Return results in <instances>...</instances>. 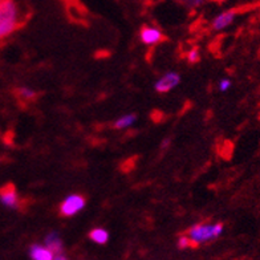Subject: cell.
Returning a JSON list of instances; mask_svg holds the SVG:
<instances>
[{
    "label": "cell",
    "instance_id": "cell-14",
    "mask_svg": "<svg viewBox=\"0 0 260 260\" xmlns=\"http://www.w3.org/2000/svg\"><path fill=\"white\" fill-rule=\"evenodd\" d=\"M178 247L181 248V250H186V248H188V247H192L191 243H190V240H188V238L186 235H182L181 238L178 239Z\"/></svg>",
    "mask_w": 260,
    "mask_h": 260
},
{
    "label": "cell",
    "instance_id": "cell-9",
    "mask_svg": "<svg viewBox=\"0 0 260 260\" xmlns=\"http://www.w3.org/2000/svg\"><path fill=\"white\" fill-rule=\"evenodd\" d=\"M28 255L32 260H53L55 259V253L52 252L51 248L45 246V244H32L28 250Z\"/></svg>",
    "mask_w": 260,
    "mask_h": 260
},
{
    "label": "cell",
    "instance_id": "cell-10",
    "mask_svg": "<svg viewBox=\"0 0 260 260\" xmlns=\"http://www.w3.org/2000/svg\"><path fill=\"white\" fill-rule=\"evenodd\" d=\"M89 239L92 240L93 243L104 246L109 242V233L105 229H93L89 233Z\"/></svg>",
    "mask_w": 260,
    "mask_h": 260
},
{
    "label": "cell",
    "instance_id": "cell-19",
    "mask_svg": "<svg viewBox=\"0 0 260 260\" xmlns=\"http://www.w3.org/2000/svg\"><path fill=\"white\" fill-rule=\"evenodd\" d=\"M0 2H2V0H0Z\"/></svg>",
    "mask_w": 260,
    "mask_h": 260
},
{
    "label": "cell",
    "instance_id": "cell-11",
    "mask_svg": "<svg viewBox=\"0 0 260 260\" xmlns=\"http://www.w3.org/2000/svg\"><path fill=\"white\" fill-rule=\"evenodd\" d=\"M137 121V116L133 113L123 114L120 118H117L113 123L114 129H127V127L133 126L134 123Z\"/></svg>",
    "mask_w": 260,
    "mask_h": 260
},
{
    "label": "cell",
    "instance_id": "cell-17",
    "mask_svg": "<svg viewBox=\"0 0 260 260\" xmlns=\"http://www.w3.org/2000/svg\"><path fill=\"white\" fill-rule=\"evenodd\" d=\"M170 145H171V140H170V138H166V140H165L164 142H162L161 147H162V149H164V150H166V149H168V147L170 146Z\"/></svg>",
    "mask_w": 260,
    "mask_h": 260
},
{
    "label": "cell",
    "instance_id": "cell-1",
    "mask_svg": "<svg viewBox=\"0 0 260 260\" xmlns=\"http://www.w3.org/2000/svg\"><path fill=\"white\" fill-rule=\"evenodd\" d=\"M23 24V12L15 0L0 2V41L6 40Z\"/></svg>",
    "mask_w": 260,
    "mask_h": 260
},
{
    "label": "cell",
    "instance_id": "cell-16",
    "mask_svg": "<svg viewBox=\"0 0 260 260\" xmlns=\"http://www.w3.org/2000/svg\"><path fill=\"white\" fill-rule=\"evenodd\" d=\"M186 3L190 8H199L206 3V0H186Z\"/></svg>",
    "mask_w": 260,
    "mask_h": 260
},
{
    "label": "cell",
    "instance_id": "cell-7",
    "mask_svg": "<svg viewBox=\"0 0 260 260\" xmlns=\"http://www.w3.org/2000/svg\"><path fill=\"white\" fill-rule=\"evenodd\" d=\"M0 203L10 210H17L20 207V197L14 186H6L0 190Z\"/></svg>",
    "mask_w": 260,
    "mask_h": 260
},
{
    "label": "cell",
    "instance_id": "cell-5",
    "mask_svg": "<svg viewBox=\"0 0 260 260\" xmlns=\"http://www.w3.org/2000/svg\"><path fill=\"white\" fill-rule=\"evenodd\" d=\"M140 39L142 44H145L146 47H154L165 40V35L162 34L159 28L153 27V25H145L140 32Z\"/></svg>",
    "mask_w": 260,
    "mask_h": 260
},
{
    "label": "cell",
    "instance_id": "cell-6",
    "mask_svg": "<svg viewBox=\"0 0 260 260\" xmlns=\"http://www.w3.org/2000/svg\"><path fill=\"white\" fill-rule=\"evenodd\" d=\"M236 19V11L226 10L216 15L211 20V29L215 32H220L227 29L229 27L234 24Z\"/></svg>",
    "mask_w": 260,
    "mask_h": 260
},
{
    "label": "cell",
    "instance_id": "cell-4",
    "mask_svg": "<svg viewBox=\"0 0 260 260\" xmlns=\"http://www.w3.org/2000/svg\"><path fill=\"white\" fill-rule=\"evenodd\" d=\"M181 84V76L177 72H166L155 81L154 89L158 93H168Z\"/></svg>",
    "mask_w": 260,
    "mask_h": 260
},
{
    "label": "cell",
    "instance_id": "cell-18",
    "mask_svg": "<svg viewBox=\"0 0 260 260\" xmlns=\"http://www.w3.org/2000/svg\"><path fill=\"white\" fill-rule=\"evenodd\" d=\"M215 2H219V3H222V2H226V0H215Z\"/></svg>",
    "mask_w": 260,
    "mask_h": 260
},
{
    "label": "cell",
    "instance_id": "cell-13",
    "mask_svg": "<svg viewBox=\"0 0 260 260\" xmlns=\"http://www.w3.org/2000/svg\"><path fill=\"white\" fill-rule=\"evenodd\" d=\"M231 86H233V82H231V80L230 79H222L219 80V82H218V90L222 93L231 89Z\"/></svg>",
    "mask_w": 260,
    "mask_h": 260
},
{
    "label": "cell",
    "instance_id": "cell-8",
    "mask_svg": "<svg viewBox=\"0 0 260 260\" xmlns=\"http://www.w3.org/2000/svg\"><path fill=\"white\" fill-rule=\"evenodd\" d=\"M44 244L48 248H51L52 252L55 253V259L56 260H64L67 259V253H65L64 250V243H62L61 238L58 235L56 231H52L48 235L45 236Z\"/></svg>",
    "mask_w": 260,
    "mask_h": 260
},
{
    "label": "cell",
    "instance_id": "cell-2",
    "mask_svg": "<svg viewBox=\"0 0 260 260\" xmlns=\"http://www.w3.org/2000/svg\"><path fill=\"white\" fill-rule=\"evenodd\" d=\"M223 233H224L223 223H199L188 230L186 236L192 247H198L201 244L214 242L220 238Z\"/></svg>",
    "mask_w": 260,
    "mask_h": 260
},
{
    "label": "cell",
    "instance_id": "cell-12",
    "mask_svg": "<svg viewBox=\"0 0 260 260\" xmlns=\"http://www.w3.org/2000/svg\"><path fill=\"white\" fill-rule=\"evenodd\" d=\"M17 97L21 100V101H24V103H29V101H34L36 99V92H35L32 88L29 86H20L19 89L16 90Z\"/></svg>",
    "mask_w": 260,
    "mask_h": 260
},
{
    "label": "cell",
    "instance_id": "cell-15",
    "mask_svg": "<svg viewBox=\"0 0 260 260\" xmlns=\"http://www.w3.org/2000/svg\"><path fill=\"white\" fill-rule=\"evenodd\" d=\"M199 51L197 48L191 49V51L188 52V55H187V60L190 62H198L199 61Z\"/></svg>",
    "mask_w": 260,
    "mask_h": 260
},
{
    "label": "cell",
    "instance_id": "cell-3",
    "mask_svg": "<svg viewBox=\"0 0 260 260\" xmlns=\"http://www.w3.org/2000/svg\"><path fill=\"white\" fill-rule=\"evenodd\" d=\"M86 202L85 198L80 194H71L60 205V214L62 216H73L84 210Z\"/></svg>",
    "mask_w": 260,
    "mask_h": 260
}]
</instances>
